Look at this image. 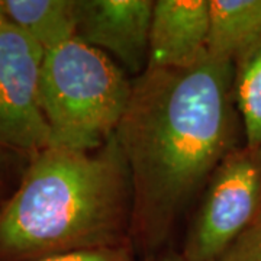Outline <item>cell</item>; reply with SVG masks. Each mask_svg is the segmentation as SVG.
Segmentation results:
<instances>
[{
    "label": "cell",
    "instance_id": "obj_1",
    "mask_svg": "<svg viewBox=\"0 0 261 261\" xmlns=\"http://www.w3.org/2000/svg\"><path fill=\"white\" fill-rule=\"evenodd\" d=\"M232 60L206 54L187 68H145L115 138L130 181L129 237L154 248L235 147Z\"/></svg>",
    "mask_w": 261,
    "mask_h": 261
},
{
    "label": "cell",
    "instance_id": "obj_2",
    "mask_svg": "<svg viewBox=\"0 0 261 261\" xmlns=\"http://www.w3.org/2000/svg\"><path fill=\"white\" fill-rule=\"evenodd\" d=\"M129 231V173L116 138L93 152L47 147L0 209V261L122 247Z\"/></svg>",
    "mask_w": 261,
    "mask_h": 261
},
{
    "label": "cell",
    "instance_id": "obj_3",
    "mask_svg": "<svg viewBox=\"0 0 261 261\" xmlns=\"http://www.w3.org/2000/svg\"><path fill=\"white\" fill-rule=\"evenodd\" d=\"M132 92L119 65L79 37L45 51L39 99L49 147L93 152L115 137Z\"/></svg>",
    "mask_w": 261,
    "mask_h": 261
},
{
    "label": "cell",
    "instance_id": "obj_4",
    "mask_svg": "<svg viewBox=\"0 0 261 261\" xmlns=\"http://www.w3.org/2000/svg\"><path fill=\"white\" fill-rule=\"evenodd\" d=\"M261 209V148L231 149L209 178L206 195L181 255L186 261H218Z\"/></svg>",
    "mask_w": 261,
    "mask_h": 261
},
{
    "label": "cell",
    "instance_id": "obj_5",
    "mask_svg": "<svg viewBox=\"0 0 261 261\" xmlns=\"http://www.w3.org/2000/svg\"><path fill=\"white\" fill-rule=\"evenodd\" d=\"M45 49L0 15V145L31 152L49 147L39 99Z\"/></svg>",
    "mask_w": 261,
    "mask_h": 261
},
{
    "label": "cell",
    "instance_id": "obj_6",
    "mask_svg": "<svg viewBox=\"0 0 261 261\" xmlns=\"http://www.w3.org/2000/svg\"><path fill=\"white\" fill-rule=\"evenodd\" d=\"M151 0H79L77 37L109 53L130 73L148 64Z\"/></svg>",
    "mask_w": 261,
    "mask_h": 261
},
{
    "label": "cell",
    "instance_id": "obj_7",
    "mask_svg": "<svg viewBox=\"0 0 261 261\" xmlns=\"http://www.w3.org/2000/svg\"><path fill=\"white\" fill-rule=\"evenodd\" d=\"M209 0L154 2L147 68H187L207 54Z\"/></svg>",
    "mask_w": 261,
    "mask_h": 261
},
{
    "label": "cell",
    "instance_id": "obj_8",
    "mask_svg": "<svg viewBox=\"0 0 261 261\" xmlns=\"http://www.w3.org/2000/svg\"><path fill=\"white\" fill-rule=\"evenodd\" d=\"M2 9L45 51L77 37L79 0H2Z\"/></svg>",
    "mask_w": 261,
    "mask_h": 261
},
{
    "label": "cell",
    "instance_id": "obj_9",
    "mask_svg": "<svg viewBox=\"0 0 261 261\" xmlns=\"http://www.w3.org/2000/svg\"><path fill=\"white\" fill-rule=\"evenodd\" d=\"M207 53L232 60L261 38V0H209Z\"/></svg>",
    "mask_w": 261,
    "mask_h": 261
},
{
    "label": "cell",
    "instance_id": "obj_10",
    "mask_svg": "<svg viewBox=\"0 0 261 261\" xmlns=\"http://www.w3.org/2000/svg\"><path fill=\"white\" fill-rule=\"evenodd\" d=\"M233 99L245 145L261 148V38L233 58Z\"/></svg>",
    "mask_w": 261,
    "mask_h": 261
},
{
    "label": "cell",
    "instance_id": "obj_11",
    "mask_svg": "<svg viewBox=\"0 0 261 261\" xmlns=\"http://www.w3.org/2000/svg\"><path fill=\"white\" fill-rule=\"evenodd\" d=\"M218 261H261V218L255 219Z\"/></svg>",
    "mask_w": 261,
    "mask_h": 261
},
{
    "label": "cell",
    "instance_id": "obj_12",
    "mask_svg": "<svg viewBox=\"0 0 261 261\" xmlns=\"http://www.w3.org/2000/svg\"><path fill=\"white\" fill-rule=\"evenodd\" d=\"M38 261H137L128 245L97 248V250H83V251L67 252L60 255H53Z\"/></svg>",
    "mask_w": 261,
    "mask_h": 261
},
{
    "label": "cell",
    "instance_id": "obj_13",
    "mask_svg": "<svg viewBox=\"0 0 261 261\" xmlns=\"http://www.w3.org/2000/svg\"><path fill=\"white\" fill-rule=\"evenodd\" d=\"M148 261H186V258L181 254H170V255H163L159 258H151Z\"/></svg>",
    "mask_w": 261,
    "mask_h": 261
},
{
    "label": "cell",
    "instance_id": "obj_14",
    "mask_svg": "<svg viewBox=\"0 0 261 261\" xmlns=\"http://www.w3.org/2000/svg\"><path fill=\"white\" fill-rule=\"evenodd\" d=\"M0 15H3V9H2V0H0Z\"/></svg>",
    "mask_w": 261,
    "mask_h": 261
},
{
    "label": "cell",
    "instance_id": "obj_15",
    "mask_svg": "<svg viewBox=\"0 0 261 261\" xmlns=\"http://www.w3.org/2000/svg\"><path fill=\"white\" fill-rule=\"evenodd\" d=\"M258 218H261V209H260V214H258ZM258 218H257V219H258Z\"/></svg>",
    "mask_w": 261,
    "mask_h": 261
}]
</instances>
